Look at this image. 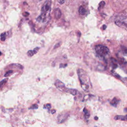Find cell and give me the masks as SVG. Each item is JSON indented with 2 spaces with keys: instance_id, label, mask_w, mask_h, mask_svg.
<instances>
[{
  "instance_id": "1",
  "label": "cell",
  "mask_w": 127,
  "mask_h": 127,
  "mask_svg": "<svg viewBox=\"0 0 127 127\" xmlns=\"http://www.w3.org/2000/svg\"><path fill=\"white\" fill-rule=\"evenodd\" d=\"M77 73L82 88L85 90H87L89 88V85L87 84L89 81L88 75L85 71L81 69H79Z\"/></svg>"
},
{
  "instance_id": "2",
  "label": "cell",
  "mask_w": 127,
  "mask_h": 127,
  "mask_svg": "<svg viewBox=\"0 0 127 127\" xmlns=\"http://www.w3.org/2000/svg\"><path fill=\"white\" fill-rule=\"evenodd\" d=\"M115 24L127 30V15H120L118 16L115 19Z\"/></svg>"
},
{
  "instance_id": "3",
  "label": "cell",
  "mask_w": 127,
  "mask_h": 127,
  "mask_svg": "<svg viewBox=\"0 0 127 127\" xmlns=\"http://www.w3.org/2000/svg\"><path fill=\"white\" fill-rule=\"evenodd\" d=\"M95 49L98 55L101 57H104L107 56L110 53V50L108 47L101 45H96Z\"/></svg>"
},
{
  "instance_id": "4",
  "label": "cell",
  "mask_w": 127,
  "mask_h": 127,
  "mask_svg": "<svg viewBox=\"0 0 127 127\" xmlns=\"http://www.w3.org/2000/svg\"><path fill=\"white\" fill-rule=\"evenodd\" d=\"M118 57L122 62L127 63V49L126 47L122 46L121 50L118 52Z\"/></svg>"
},
{
  "instance_id": "5",
  "label": "cell",
  "mask_w": 127,
  "mask_h": 127,
  "mask_svg": "<svg viewBox=\"0 0 127 127\" xmlns=\"http://www.w3.org/2000/svg\"><path fill=\"white\" fill-rule=\"evenodd\" d=\"M68 117V114L67 113H63L62 114L59 115L57 118L58 123L59 124H61L64 122L66 120V119Z\"/></svg>"
},
{
  "instance_id": "6",
  "label": "cell",
  "mask_w": 127,
  "mask_h": 127,
  "mask_svg": "<svg viewBox=\"0 0 127 127\" xmlns=\"http://www.w3.org/2000/svg\"><path fill=\"white\" fill-rule=\"evenodd\" d=\"M55 84L56 86L57 87V88H58L60 90H63V89L65 88L64 84L61 81L59 80V79L56 80Z\"/></svg>"
},
{
  "instance_id": "7",
  "label": "cell",
  "mask_w": 127,
  "mask_h": 127,
  "mask_svg": "<svg viewBox=\"0 0 127 127\" xmlns=\"http://www.w3.org/2000/svg\"><path fill=\"white\" fill-rule=\"evenodd\" d=\"M54 14L56 19H59L62 16V12L59 8H56L54 9Z\"/></svg>"
},
{
  "instance_id": "8",
  "label": "cell",
  "mask_w": 127,
  "mask_h": 127,
  "mask_svg": "<svg viewBox=\"0 0 127 127\" xmlns=\"http://www.w3.org/2000/svg\"><path fill=\"white\" fill-rule=\"evenodd\" d=\"M114 119L116 120H122V121H127V115L126 116H116L115 117Z\"/></svg>"
},
{
  "instance_id": "9",
  "label": "cell",
  "mask_w": 127,
  "mask_h": 127,
  "mask_svg": "<svg viewBox=\"0 0 127 127\" xmlns=\"http://www.w3.org/2000/svg\"><path fill=\"white\" fill-rule=\"evenodd\" d=\"M66 92L69 93L70 94L73 95H75L77 94V90L74 89H71V88H67L65 90Z\"/></svg>"
},
{
  "instance_id": "10",
  "label": "cell",
  "mask_w": 127,
  "mask_h": 127,
  "mask_svg": "<svg viewBox=\"0 0 127 127\" xmlns=\"http://www.w3.org/2000/svg\"><path fill=\"white\" fill-rule=\"evenodd\" d=\"M78 12L81 15H85L86 13V10L82 6H80L78 9Z\"/></svg>"
},
{
  "instance_id": "11",
  "label": "cell",
  "mask_w": 127,
  "mask_h": 127,
  "mask_svg": "<svg viewBox=\"0 0 127 127\" xmlns=\"http://www.w3.org/2000/svg\"><path fill=\"white\" fill-rule=\"evenodd\" d=\"M120 102V100L119 99H118L117 98H114L112 100V101L111 102V104L113 106H114V107H117L118 104L119 103V102Z\"/></svg>"
},
{
  "instance_id": "12",
  "label": "cell",
  "mask_w": 127,
  "mask_h": 127,
  "mask_svg": "<svg viewBox=\"0 0 127 127\" xmlns=\"http://www.w3.org/2000/svg\"><path fill=\"white\" fill-rule=\"evenodd\" d=\"M10 66H11L12 67H13L14 68H20V69H22L23 67L22 65H21V64H11L10 65Z\"/></svg>"
},
{
  "instance_id": "13",
  "label": "cell",
  "mask_w": 127,
  "mask_h": 127,
  "mask_svg": "<svg viewBox=\"0 0 127 127\" xmlns=\"http://www.w3.org/2000/svg\"><path fill=\"white\" fill-rule=\"evenodd\" d=\"M105 1H101L99 4V6H98V10H100L101 9H102L105 6Z\"/></svg>"
},
{
  "instance_id": "14",
  "label": "cell",
  "mask_w": 127,
  "mask_h": 127,
  "mask_svg": "<svg viewBox=\"0 0 127 127\" xmlns=\"http://www.w3.org/2000/svg\"><path fill=\"white\" fill-rule=\"evenodd\" d=\"M83 112L84 113V115H85V118L88 119V118L89 117V116H90V114H89V113L88 110H86V108H84V109H83Z\"/></svg>"
},
{
  "instance_id": "15",
  "label": "cell",
  "mask_w": 127,
  "mask_h": 127,
  "mask_svg": "<svg viewBox=\"0 0 127 127\" xmlns=\"http://www.w3.org/2000/svg\"><path fill=\"white\" fill-rule=\"evenodd\" d=\"M6 39V35H5V33H1L0 34V39L2 41H5Z\"/></svg>"
},
{
  "instance_id": "16",
  "label": "cell",
  "mask_w": 127,
  "mask_h": 127,
  "mask_svg": "<svg viewBox=\"0 0 127 127\" xmlns=\"http://www.w3.org/2000/svg\"><path fill=\"white\" fill-rule=\"evenodd\" d=\"M13 73V70H9L8 71H7L4 74V76L6 77L8 76H9L11 74H12Z\"/></svg>"
},
{
  "instance_id": "17",
  "label": "cell",
  "mask_w": 127,
  "mask_h": 127,
  "mask_svg": "<svg viewBox=\"0 0 127 127\" xmlns=\"http://www.w3.org/2000/svg\"><path fill=\"white\" fill-rule=\"evenodd\" d=\"M34 53L33 52V50H29L28 52H27V55L30 56V57H32L34 55Z\"/></svg>"
},
{
  "instance_id": "18",
  "label": "cell",
  "mask_w": 127,
  "mask_h": 127,
  "mask_svg": "<svg viewBox=\"0 0 127 127\" xmlns=\"http://www.w3.org/2000/svg\"><path fill=\"white\" fill-rule=\"evenodd\" d=\"M38 108V106L37 104H34L32 106H31L30 108H29V109H37Z\"/></svg>"
},
{
  "instance_id": "19",
  "label": "cell",
  "mask_w": 127,
  "mask_h": 127,
  "mask_svg": "<svg viewBox=\"0 0 127 127\" xmlns=\"http://www.w3.org/2000/svg\"><path fill=\"white\" fill-rule=\"evenodd\" d=\"M7 79H3L2 80H1V81H0V86H2V85L3 84H4V83H6V82Z\"/></svg>"
},
{
  "instance_id": "20",
  "label": "cell",
  "mask_w": 127,
  "mask_h": 127,
  "mask_svg": "<svg viewBox=\"0 0 127 127\" xmlns=\"http://www.w3.org/2000/svg\"><path fill=\"white\" fill-rule=\"evenodd\" d=\"M39 50V47H36V48H35L33 49V52H34V54H36Z\"/></svg>"
},
{
  "instance_id": "21",
  "label": "cell",
  "mask_w": 127,
  "mask_h": 127,
  "mask_svg": "<svg viewBox=\"0 0 127 127\" xmlns=\"http://www.w3.org/2000/svg\"><path fill=\"white\" fill-rule=\"evenodd\" d=\"M61 45V43H58V44H57L56 45H55L54 47V49H56V48H58L59 47H60Z\"/></svg>"
},
{
  "instance_id": "22",
  "label": "cell",
  "mask_w": 127,
  "mask_h": 127,
  "mask_svg": "<svg viewBox=\"0 0 127 127\" xmlns=\"http://www.w3.org/2000/svg\"><path fill=\"white\" fill-rule=\"evenodd\" d=\"M29 13L28 12H25L23 13V15L24 16H27L28 15H29Z\"/></svg>"
},
{
  "instance_id": "23",
  "label": "cell",
  "mask_w": 127,
  "mask_h": 127,
  "mask_svg": "<svg viewBox=\"0 0 127 127\" xmlns=\"http://www.w3.org/2000/svg\"><path fill=\"white\" fill-rule=\"evenodd\" d=\"M67 65V64H61L60 65V67H65Z\"/></svg>"
},
{
  "instance_id": "24",
  "label": "cell",
  "mask_w": 127,
  "mask_h": 127,
  "mask_svg": "<svg viewBox=\"0 0 127 127\" xmlns=\"http://www.w3.org/2000/svg\"><path fill=\"white\" fill-rule=\"evenodd\" d=\"M46 107H47V108L50 109L51 107V105L50 104H48L46 105Z\"/></svg>"
},
{
  "instance_id": "25",
  "label": "cell",
  "mask_w": 127,
  "mask_h": 127,
  "mask_svg": "<svg viewBox=\"0 0 127 127\" xmlns=\"http://www.w3.org/2000/svg\"><path fill=\"white\" fill-rule=\"evenodd\" d=\"M51 114H54V113H56V110H54V109H53V110H51Z\"/></svg>"
},
{
  "instance_id": "26",
  "label": "cell",
  "mask_w": 127,
  "mask_h": 127,
  "mask_svg": "<svg viewBox=\"0 0 127 127\" xmlns=\"http://www.w3.org/2000/svg\"><path fill=\"white\" fill-rule=\"evenodd\" d=\"M106 25H103V30H105L106 28Z\"/></svg>"
},
{
  "instance_id": "27",
  "label": "cell",
  "mask_w": 127,
  "mask_h": 127,
  "mask_svg": "<svg viewBox=\"0 0 127 127\" xmlns=\"http://www.w3.org/2000/svg\"><path fill=\"white\" fill-rule=\"evenodd\" d=\"M94 119H95V120H98V117H94Z\"/></svg>"
}]
</instances>
